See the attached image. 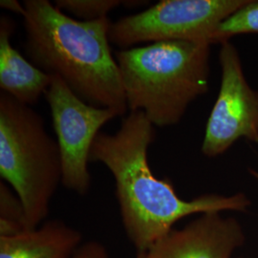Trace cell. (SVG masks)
Listing matches in <instances>:
<instances>
[{"mask_svg":"<svg viewBox=\"0 0 258 258\" xmlns=\"http://www.w3.org/2000/svg\"><path fill=\"white\" fill-rule=\"evenodd\" d=\"M137 258H148V256H147V253L144 252V253H138Z\"/></svg>","mask_w":258,"mask_h":258,"instance_id":"cell-17","label":"cell"},{"mask_svg":"<svg viewBox=\"0 0 258 258\" xmlns=\"http://www.w3.org/2000/svg\"><path fill=\"white\" fill-rule=\"evenodd\" d=\"M154 139V125L145 113L129 112L115 133L97 135L89 156L114 177L123 228L138 253L148 252L186 216L248 210L250 200L242 192L204 194L189 201L179 197L169 181L158 179L150 169L148 148Z\"/></svg>","mask_w":258,"mask_h":258,"instance_id":"cell-1","label":"cell"},{"mask_svg":"<svg viewBox=\"0 0 258 258\" xmlns=\"http://www.w3.org/2000/svg\"><path fill=\"white\" fill-rule=\"evenodd\" d=\"M123 3L119 0H56L55 7L81 21L107 18V14Z\"/></svg>","mask_w":258,"mask_h":258,"instance_id":"cell-13","label":"cell"},{"mask_svg":"<svg viewBox=\"0 0 258 258\" xmlns=\"http://www.w3.org/2000/svg\"><path fill=\"white\" fill-rule=\"evenodd\" d=\"M25 211L18 195L0 182V236H13L29 231Z\"/></svg>","mask_w":258,"mask_h":258,"instance_id":"cell-12","label":"cell"},{"mask_svg":"<svg viewBox=\"0 0 258 258\" xmlns=\"http://www.w3.org/2000/svg\"><path fill=\"white\" fill-rule=\"evenodd\" d=\"M73 258H110L106 248L101 242L92 240L85 242L78 249Z\"/></svg>","mask_w":258,"mask_h":258,"instance_id":"cell-14","label":"cell"},{"mask_svg":"<svg viewBox=\"0 0 258 258\" xmlns=\"http://www.w3.org/2000/svg\"><path fill=\"white\" fill-rule=\"evenodd\" d=\"M250 173L251 175L253 176L256 180L258 181V170H253V169H250Z\"/></svg>","mask_w":258,"mask_h":258,"instance_id":"cell-16","label":"cell"},{"mask_svg":"<svg viewBox=\"0 0 258 258\" xmlns=\"http://www.w3.org/2000/svg\"><path fill=\"white\" fill-rule=\"evenodd\" d=\"M23 5L30 61L47 74L59 76L83 102L123 116L128 108L111 54L110 19L81 21L47 0H27Z\"/></svg>","mask_w":258,"mask_h":258,"instance_id":"cell-2","label":"cell"},{"mask_svg":"<svg viewBox=\"0 0 258 258\" xmlns=\"http://www.w3.org/2000/svg\"><path fill=\"white\" fill-rule=\"evenodd\" d=\"M248 0H163L141 13L112 22L110 43L127 49L168 40L215 43L217 28Z\"/></svg>","mask_w":258,"mask_h":258,"instance_id":"cell-5","label":"cell"},{"mask_svg":"<svg viewBox=\"0 0 258 258\" xmlns=\"http://www.w3.org/2000/svg\"><path fill=\"white\" fill-rule=\"evenodd\" d=\"M45 97L61 156V184L84 196L91 185L88 163L93 143L100 129L119 114L83 102L57 75H52Z\"/></svg>","mask_w":258,"mask_h":258,"instance_id":"cell-6","label":"cell"},{"mask_svg":"<svg viewBox=\"0 0 258 258\" xmlns=\"http://www.w3.org/2000/svg\"><path fill=\"white\" fill-rule=\"evenodd\" d=\"M83 234L58 220L13 236H0V258H73Z\"/></svg>","mask_w":258,"mask_h":258,"instance_id":"cell-10","label":"cell"},{"mask_svg":"<svg viewBox=\"0 0 258 258\" xmlns=\"http://www.w3.org/2000/svg\"><path fill=\"white\" fill-rule=\"evenodd\" d=\"M16 24L8 16L0 18V88L26 105L37 103L52 82V75L37 68L11 44Z\"/></svg>","mask_w":258,"mask_h":258,"instance_id":"cell-9","label":"cell"},{"mask_svg":"<svg viewBox=\"0 0 258 258\" xmlns=\"http://www.w3.org/2000/svg\"><path fill=\"white\" fill-rule=\"evenodd\" d=\"M0 6H1V8L8 10L10 12L19 14L22 18L25 17L26 10H25L24 5L19 4V1H17V0H1Z\"/></svg>","mask_w":258,"mask_h":258,"instance_id":"cell-15","label":"cell"},{"mask_svg":"<svg viewBox=\"0 0 258 258\" xmlns=\"http://www.w3.org/2000/svg\"><path fill=\"white\" fill-rule=\"evenodd\" d=\"M219 63L220 89L201 148L209 158L224 154L241 138L258 144V90L249 86L238 51L230 40L221 43Z\"/></svg>","mask_w":258,"mask_h":258,"instance_id":"cell-7","label":"cell"},{"mask_svg":"<svg viewBox=\"0 0 258 258\" xmlns=\"http://www.w3.org/2000/svg\"><path fill=\"white\" fill-rule=\"evenodd\" d=\"M0 176L19 196L29 229H37L62 183L59 147L37 111L5 93L0 95Z\"/></svg>","mask_w":258,"mask_h":258,"instance_id":"cell-4","label":"cell"},{"mask_svg":"<svg viewBox=\"0 0 258 258\" xmlns=\"http://www.w3.org/2000/svg\"><path fill=\"white\" fill-rule=\"evenodd\" d=\"M211 46L168 40L116 52L128 110L144 112L154 126L177 124L209 90Z\"/></svg>","mask_w":258,"mask_h":258,"instance_id":"cell-3","label":"cell"},{"mask_svg":"<svg viewBox=\"0 0 258 258\" xmlns=\"http://www.w3.org/2000/svg\"><path fill=\"white\" fill-rule=\"evenodd\" d=\"M245 242L239 222L207 212L181 230H171L153 245L148 258H231Z\"/></svg>","mask_w":258,"mask_h":258,"instance_id":"cell-8","label":"cell"},{"mask_svg":"<svg viewBox=\"0 0 258 258\" xmlns=\"http://www.w3.org/2000/svg\"><path fill=\"white\" fill-rule=\"evenodd\" d=\"M246 34H258V0H248L222 21L216 31L215 43L221 44L231 37Z\"/></svg>","mask_w":258,"mask_h":258,"instance_id":"cell-11","label":"cell"}]
</instances>
